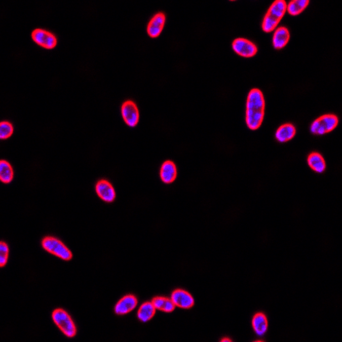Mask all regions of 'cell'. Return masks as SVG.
I'll use <instances>...</instances> for the list:
<instances>
[{
	"instance_id": "cell-4",
	"label": "cell",
	"mask_w": 342,
	"mask_h": 342,
	"mask_svg": "<svg viewBox=\"0 0 342 342\" xmlns=\"http://www.w3.org/2000/svg\"><path fill=\"white\" fill-rule=\"evenodd\" d=\"M339 123V119L335 115L328 114L323 115L315 120L311 125L312 134L323 135L333 131Z\"/></svg>"
},
{
	"instance_id": "cell-5",
	"label": "cell",
	"mask_w": 342,
	"mask_h": 342,
	"mask_svg": "<svg viewBox=\"0 0 342 342\" xmlns=\"http://www.w3.org/2000/svg\"><path fill=\"white\" fill-rule=\"evenodd\" d=\"M42 246L47 252L65 261L71 259L73 257L72 252L58 239L47 237L42 241Z\"/></svg>"
},
{
	"instance_id": "cell-19",
	"label": "cell",
	"mask_w": 342,
	"mask_h": 342,
	"mask_svg": "<svg viewBox=\"0 0 342 342\" xmlns=\"http://www.w3.org/2000/svg\"><path fill=\"white\" fill-rule=\"evenodd\" d=\"M156 310H159L161 312L170 313L175 310V306L171 298H165V297H156L151 301Z\"/></svg>"
},
{
	"instance_id": "cell-12",
	"label": "cell",
	"mask_w": 342,
	"mask_h": 342,
	"mask_svg": "<svg viewBox=\"0 0 342 342\" xmlns=\"http://www.w3.org/2000/svg\"><path fill=\"white\" fill-rule=\"evenodd\" d=\"M138 300L134 295H127L123 297L115 307L116 314L126 315L136 308Z\"/></svg>"
},
{
	"instance_id": "cell-22",
	"label": "cell",
	"mask_w": 342,
	"mask_h": 342,
	"mask_svg": "<svg viewBox=\"0 0 342 342\" xmlns=\"http://www.w3.org/2000/svg\"><path fill=\"white\" fill-rule=\"evenodd\" d=\"M14 132L13 125L9 122H2L0 124V138L6 140L12 135Z\"/></svg>"
},
{
	"instance_id": "cell-7",
	"label": "cell",
	"mask_w": 342,
	"mask_h": 342,
	"mask_svg": "<svg viewBox=\"0 0 342 342\" xmlns=\"http://www.w3.org/2000/svg\"><path fill=\"white\" fill-rule=\"evenodd\" d=\"M232 47L236 53L243 58H252L257 52V46L246 39H236L233 41Z\"/></svg>"
},
{
	"instance_id": "cell-3",
	"label": "cell",
	"mask_w": 342,
	"mask_h": 342,
	"mask_svg": "<svg viewBox=\"0 0 342 342\" xmlns=\"http://www.w3.org/2000/svg\"><path fill=\"white\" fill-rule=\"evenodd\" d=\"M52 320L58 326L64 335L68 338H73L77 334V328L70 316L62 309L55 310L52 312Z\"/></svg>"
},
{
	"instance_id": "cell-20",
	"label": "cell",
	"mask_w": 342,
	"mask_h": 342,
	"mask_svg": "<svg viewBox=\"0 0 342 342\" xmlns=\"http://www.w3.org/2000/svg\"><path fill=\"white\" fill-rule=\"evenodd\" d=\"M14 177L13 169L6 160L0 162V180L3 183H11Z\"/></svg>"
},
{
	"instance_id": "cell-8",
	"label": "cell",
	"mask_w": 342,
	"mask_h": 342,
	"mask_svg": "<svg viewBox=\"0 0 342 342\" xmlns=\"http://www.w3.org/2000/svg\"><path fill=\"white\" fill-rule=\"evenodd\" d=\"M122 116L127 125L131 128L136 126L140 120V112L136 104L132 100L124 102L122 105Z\"/></svg>"
},
{
	"instance_id": "cell-9",
	"label": "cell",
	"mask_w": 342,
	"mask_h": 342,
	"mask_svg": "<svg viewBox=\"0 0 342 342\" xmlns=\"http://www.w3.org/2000/svg\"><path fill=\"white\" fill-rule=\"evenodd\" d=\"M171 300L175 307L182 309H190L195 306V298L190 293L182 289H176L171 294Z\"/></svg>"
},
{
	"instance_id": "cell-15",
	"label": "cell",
	"mask_w": 342,
	"mask_h": 342,
	"mask_svg": "<svg viewBox=\"0 0 342 342\" xmlns=\"http://www.w3.org/2000/svg\"><path fill=\"white\" fill-rule=\"evenodd\" d=\"M296 129L293 124L286 123L279 127L276 132V139L280 143H285L292 140L295 136Z\"/></svg>"
},
{
	"instance_id": "cell-24",
	"label": "cell",
	"mask_w": 342,
	"mask_h": 342,
	"mask_svg": "<svg viewBox=\"0 0 342 342\" xmlns=\"http://www.w3.org/2000/svg\"><path fill=\"white\" fill-rule=\"evenodd\" d=\"M224 341H231V339H227V338H224V339H222V342H224Z\"/></svg>"
},
{
	"instance_id": "cell-18",
	"label": "cell",
	"mask_w": 342,
	"mask_h": 342,
	"mask_svg": "<svg viewBox=\"0 0 342 342\" xmlns=\"http://www.w3.org/2000/svg\"><path fill=\"white\" fill-rule=\"evenodd\" d=\"M156 312V308L151 302H145L140 307L138 312V318L143 323H146L154 318Z\"/></svg>"
},
{
	"instance_id": "cell-1",
	"label": "cell",
	"mask_w": 342,
	"mask_h": 342,
	"mask_svg": "<svg viewBox=\"0 0 342 342\" xmlns=\"http://www.w3.org/2000/svg\"><path fill=\"white\" fill-rule=\"evenodd\" d=\"M265 100L259 89L250 91L246 100V123L251 130H257L262 125L264 118Z\"/></svg>"
},
{
	"instance_id": "cell-16",
	"label": "cell",
	"mask_w": 342,
	"mask_h": 342,
	"mask_svg": "<svg viewBox=\"0 0 342 342\" xmlns=\"http://www.w3.org/2000/svg\"><path fill=\"white\" fill-rule=\"evenodd\" d=\"M252 328L258 336H263L268 330V320L263 313H257L252 318Z\"/></svg>"
},
{
	"instance_id": "cell-14",
	"label": "cell",
	"mask_w": 342,
	"mask_h": 342,
	"mask_svg": "<svg viewBox=\"0 0 342 342\" xmlns=\"http://www.w3.org/2000/svg\"><path fill=\"white\" fill-rule=\"evenodd\" d=\"M290 39V33L287 27H280L276 29L273 35V47L280 50L287 46Z\"/></svg>"
},
{
	"instance_id": "cell-13",
	"label": "cell",
	"mask_w": 342,
	"mask_h": 342,
	"mask_svg": "<svg viewBox=\"0 0 342 342\" xmlns=\"http://www.w3.org/2000/svg\"><path fill=\"white\" fill-rule=\"evenodd\" d=\"M177 176V169L172 161H165L162 164L160 170V177L163 182L166 184L172 183Z\"/></svg>"
},
{
	"instance_id": "cell-11",
	"label": "cell",
	"mask_w": 342,
	"mask_h": 342,
	"mask_svg": "<svg viewBox=\"0 0 342 342\" xmlns=\"http://www.w3.org/2000/svg\"><path fill=\"white\" fill-rule=\"evenodd\" d=\"M166 17L164 13L159 12L154 15L147 25V33L150 38H157L160 35L165 25Z\"/></svg>"
},
{
	"instance_id": "cell-17",
	"label": "cell",
	"mask_w": 342,
	"mask_h": 342,
	"mask_svg": "<svg viewBox=\"0 0 342 342\" xmlns=\"http://www.w3.org/2000/svg\"><path fill=\"white\" fill-rule=\"evenodd\" d=\"M307 163L315 172L323 173L326 170L325 160L318 153H312L310 154L307 159Z\"/></svg>"
},
{
	"instance_id": "cell-23",
	"label": "cell",
	"mask_w": 342,
	"mask_h": 342,
	"mask_svg": "<svg viewBox=\"0 0 342 342\" xmlns=\"http://www.w3.org/2000/svg\"><path fill=\"white\" fill-rule=\"evenodd\" d=\"M9 256V248L7 244L2 241L0 243V266L4 267L7 263Z\"/></svg>"
},
{
	"instance_id": "cell-2",
	"label": "cell",
	"mask_w": 342,
	"mask_h": 342,
	"mask_svg": "<svg viewBox=\"0 0 342 342\" xmlns=\"http://www.w3.org/2000/svg\"><path fill=\"white\" fill-rule=\"evenodd\" d=\"M287 6L284 0H277L271 5L262 23V28L265 33H271L277 28L287 11Z\"/></svg>"
},
{
	"instance_id": "cell-10",
	"label": "cell",
	"mask_w": 342,
	"mask_h": 342,
	"mask_svg": "<svg viewBox=\"0 0 342 342\" xmlns=\"http://www.w3.org/2000/svg\"><path fill=\"white\" fill-rule=\"evenodd\" d=\"M96 193L104 202L111 203L116 200L115 189L106 180H100L96 184Z\"/></svg>"
},
{
	"instance_id": "cell-21",
	"label": "cell",
	"mask_w": 342,
	"mask_h": 342,
	"mask_svg": "<svg viewBox=\"0 0 342 342\" xmlns=\"http://www.w3.org/2000/svg\"><path fill=\"white\" fill-rule=\"evenodd\" d=\"M309 0H293L287 6V11L291 16H298L307 9Z\"/></svg>"
},
{
	"instance_id": "cell-6",
	"label": "cell",
	"mask_w": 342,
	"mask_h": 342,
	"mask_svg": "<svg viewBox=\"0 0 342 342\" xmlns=\"http://www.w3.org/2000/svg\"><path fill=\"white\" fill-rule=\"evenodd\" d=\"M32 39L36 44L46 49H53L57 47L58 39L49 31L42 28H36L32 32Z\"/></svg>"
}]
</instances>
